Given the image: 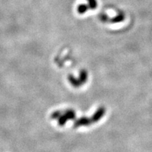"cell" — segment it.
<instances>
[{
  "instance_id": "obj_1",
  "label": "cell",
  "mask_w": 152,
  "mask_h": 152,
  "mask_svg": "<svg viewBox=\"0 0 152 152\" xmlns=\"http://www.w3.org/2000/svg\"><path fill=\"white\" fill-rule=\"evenodd\" d=\"M101 19H102V20H103L104 22L110 21L113 23H120L123 21V20L125 19V14H123V13L121 12L119 13L117 16H115L114 18L111 19H109L108 18V16H106V15H102V16H101Z\"/></svg>"
},
{
  "instance_id": "obj_2",
  "label": "cell",
  "mask_w": 152,
  "mask_h": 152,
  "mask_svg": "<svg viewBox=\"0 0 152 152\" xmlns=\"http://www.w3.org/2000/svg\"><path fill=\"white\" fill-rule=\"evenodd\" d=\"M88 9H89L88 5L85 4H81L78 5V7H77V11L80 14H85L87 10H88Z\"/></svg>"
},
{
  "instance_id": "obj_3",
  "label": "cell",
  "mask_w": 152,
  "mask_h": 152,
  "mask_svg": "<svg viewBox=\"0 0 152 152\" xmlns=\"http://www.w3.org/2000/svg\"><path fill=\"white\" fill-rule=\"evenodd\" d=\"M88 2L89 8L90 9H96L97 8V1L96 0H87Z\"/></svg>"
}]
</instances>
